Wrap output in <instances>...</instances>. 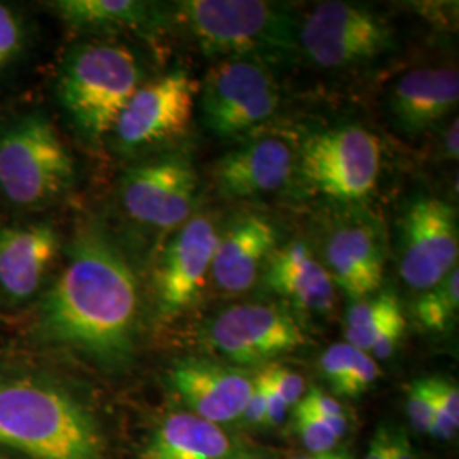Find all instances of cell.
<instances>
[{
    "instance_id": "obj_1",
    "label": "cell",
    "mask_w": 459,
    "mask_h": 459,
    "mask_svg": "<svg viewBox=\"0 0 459 459\" xmlns=\"http://www.w3.org/2000/svg\"><path fill=\"white\" fill-rule=\"evenodd\" d=\"M140 286L121 248L102 231H81L68 261L41 301L38 333L106 371L134 356Z\"/></svg>"
},
{
    "instance_id": "obj_2",
    "label": "cell",
    "mask_w": 459,
    "mask_h": 459,
    "mask_svg": "<svg viewBox=\"0 0 459 459\" xmlns=\"http://www.w3.org/2000/svg\"><path fill=\"white\" fill-rule=\"evenodd\" d=\"M0 444L31 459H106L92 413L64 388L34 377H0Z\"/></svg>"
},
{
    "instance_id": "obj_3",
    "label": "cell",
    "mask_w": 459,
    "mask_h": 459,
    "mask_svg": "<svg viewBox=\"0 0 459 459\" xmlns=\"http://www.w3.org/2000/svg\"><path fill=\"white\" fill-rule=\"evenodd\" d=\"M178 19L206 56L250 60L263 65L290 62L299 48V26L290 7L261 0H186Z\"/></svg>"
},
{
    "instance_id": "obj_4",
    "label": "cell",
    "mask_w": 459,
    "mask_h": 459,
    "mask_svg": "<svg viewBox=\"0 0 459 459\" xmlns=\"http://www.w3.org/2000/svg\"><path fill=\"white\" fill-rule=\"evenodd\" d=\"M142 81V64L126 47L82 43L66 53L56 92L79 134L100 142Z\"/></svg>"
},
{
    "instance_id": "obj_5",
    "label": "cell",
    "mask_w": 459,
    "mask_h": 459,
    "mask_svg": "<svg viewBox=\"0 0 459 459\" xmlns=\"http://www.w3.org/2000/svg\"><path fill=\"white\" fill-rule=\"evenodd\" d=\"M74 159L41 113L19 116L0 126V195L17 208H39L66 193Z\"/></svg>"
},
{
    "instance_id": "obj_6",
    "label": "cell",
    "mask_w": 459,
    "mask_h": 459,
    "mask_svg": "<svg viewBox=\"0 0 459 459\" xmlns=\"http://www.w3.org/2000/svg\"><path fill=\"white\" fill-rule=\"evenodd\" d=\"M379 164L377 136L362 126L349 125L312 134L303 145L298 170L315 193L356 203L375 189Z\"/></svg>"
},
{
    "instance_id": "obj_7",
    "label": "cell",
    "mask_w": 459,
    "mask_h": 459,
    "mask_svg": "<svg viewBox=\"0 0 459 459\" xmlns=\"http://www.w3.org/2000/svg\"><path fill=\"white\" fill-rule=\"evenodd\" d=\"M201 121L218 138L247 134L278 109L279 87L269 66L218 60L199 85Z\"/></svg>"
},
{
    "instance_id": "obj_8",
    "label": "cell",
    "mask_w": 459,
    "mask_h": 459,
    "mask_svg": "<svg viewBox=\"0 0 459 459\" xmlns=\"http://www.w3.org/2000/svg\"><path fill=\"white\" fill-rule=\"evenodd\" d=\"M298 41L324 68L359 65L396 48L394 30L383 17L349 2L318 4L299 26Z\"/></svg>"
},
{
    "instance_id": "obj_9",
    "label": "cell",
    "mask_w": 459,
    "mask_h": 459,
    "mask_svg": "<svg viewBox=\"0 0 459 459\" xmlns=\"http://www.w3.org/2000/svg\"><path fill=\"white\" fill-rule=\"evenodd\" d=\"M197 87L182 68L142 83L111 130L117 148L138 152L181 136L193 121Z\"/></svg>"
},
{
    "instance_id": "obj_10",
    "label": "cell",
    "mask_w": 459,
    "mask_h": 459,
    "mask_svg": "<svg viewBox=\"0 0 459 459\" xmlns=\"http://www.w3.org/2000/svg\"><path fill=\"white\" fill-rule=\"evenodd\" d=\"M456 212L436 197L415 199L402 220L400 273L417 291L439 284L458 267Z\"/></svg>"
},
{
    "instance_id": "obj_11",
    "label": "cell",
    "mask_w": 459,
    "mask_h": 459,
    "mask_svg": "<svg viewBox=\"0 0 459 459\" xmlns=\"http://www.w3.org/2000/svg\"><path fill=\"white\" fill-rule=\"evenodd\" d=\"M208 341L235 364H259L293 352L307 342L290 313L274 305L242 303L214 316Z\"/></svg>"
},
{
    "instance_id": "obj_12",
    "label": "cell",
    "mask_w": 459,
    "mask_h": 459,
    "mask_svg": "<svg viewBox=\"0 0 459 459\" xmlns=\"http://www.w3.org/2000/svg\"><path fill=\"white\" fill-rule=\"evenodd\" d=\"M196 189L193 165L181 157H167L130 169L119 195L133 220L155 229H172L189 220Z\"/></svg>"
},
{
    "instance_id": "obj_13",
    "label": "cell",
    "mask_w": 459,
    "mask_h": 459,
    "mask_svg": "<svg viewBox=\"0 0 459 459\" xmlns=\"http://www.w3.org/2000/svg\"><path fill=\"white\" fill-rule=\"evenodd\" d=\"M218 242L220 233L208 216L187 220L172 238L155 274L160 316H176L196 301L212 271Z\"/></svg>"
},
{
    "instance_id": "obj_14",
    "label": "cell",
    "mask_w": 459,
    "mask_h": 459,
    "mask_svg": "<svg viewBox=\"0 0 459 459\" xmlns=\"http://www.w3.org/2000/svg\"><path fill=\"white\" fill-rule=\"evenodd\" d=\"M169 379L191 413L216 426L242 417L254 386L246 371L203 359L176 362Z\"/></svg>"
},
{
    "instance_id": "obj_15",
    "label": "cell",
    "mask_w": 459,
    "mask_h": 459,
    "mask_svg": "<svg viewBox=\"0 0 459 459\" xmlns=\"http://www.w3.org/2000/svg\"><path fill=\"white\" fill-rule=\"evenodd\" d=\"M60 252V237L49 223L0 227V295L9 303L31 299Z\"/></svg>"
},
{
    "instance_id": "obj_16",
    "label": "cell",
    "mask_w": 459,
    "mask_h": 459,
    "mask_svg": "<svg viewBox=\"0 0 459 459\" xmlns=\"http://www.w3.org/2000/svg\"><path fill=\"white\" fill-rule=\"evenodd\" d=\"M295 169L293 150L278 138H261L233 148L213 169L220 195L246 199L278 191Z\"/></svg>"
},
{
    "instance_id": "obj_17",
    "label": "cell",
    "mask_w": 459,
    "mask_h": 459,
    "mask_svg": "<svg viewBox=\"0 0 459 459\" xmlns=\"http://www.w3.org/2000/svg\"><path fill=\"white\" fill-rule=\"evenodd\" d=\"M458 99L456 68H415L394 83L388 94V108L396 126L415 136L449 115L458 106Z\"/></svg>"
},
{
    "instance_id": "obj_18",
    "label": "cell",
    "mask_w": 459,
    "mask_h": 459,
    "mask_svg": "<svg viewBox=\"0 0 459 459\" xmlns=\"http://www.w3.org/2000/svg\"><path fill=\"white\" fill-rule=\"evenodd\" d=\"M278 242L274 225L261 214L237 218L223 235L214 252L212 274L220 290L240 293L248 290L267 263Z\"/></svg>"
},
{
    "instance_id": "obj_19",
    "label": "cell",
    "mask_w": 459,
    "mask_h": 459,
    "mask_svg": "<svg viewBox=\"0 0 459 459\" xmlns=\"http://www.w3.org/2000/svg\"><path fill=\"white\" fill-rule=\"evenodd\" d=\"M328 274L352 299L375 295L383 282V248L377 231L366 223L333 230L325 246Z\"/></svg>"
},
{
    "instance_id": "obj_20",
    "label": "cell",
    "mask_w": 459,
    "mask_h": 459,
    "mask_svg": "<svg viewBox=\"0 0 459 459\" xmlns=\"http://www.w3.org/2000/svg\"><path fill=\"white\" fill-rule=\"evenodd\" d=\"M242 447L216 424L191 411L167 415L143 446L140 459H238Z\"/></svg>"
},
{
    "instance_id": "obj_21",
    "label": "cell",
    "mask_w": 459,
    "mask_h": 459,
    "mask_svg": "<svg viewBox=\"0 0 459 459\" xmlns=\"http://www.w3.org/2000/svg\"><path fill=\"white\" fill-rule=\"evenodd\" d=\"M267 286L299 308L325 313L335 305V284L303 242L274 248L265 263Z\"/></svg>"
},
{
    "instance_id": "obj_22",
    "label": "cell",
    "mask_w": 459,
    "mask_h": 459,
    "mask_svg": "<svg viewBox=\"0 0 459 459\" xmlns=\"http://www.w3.org/2000/svg\"><path fill=\"white\" fill-rule=\"evenodd\" d=\"M345 322L347 342L373 359H388L394 354L407 324L402 305L392 291L354 303Z\"/></svg>"
},
{
    "instance_id": "obj_23",
    "label": "cell",
    "mask_w": 459,
    "mask_h": 459,
    "mask_svg": "<svg viewBox=\"0 0 459 459\" xmlns=\"http://www.w3.org/2000/svg\"><path fill=\"white\" fill-rule=\"evenodd\" d=\"M51 7L66 24L85 31H148L162 21L153 4L138 0H58Z\"/></svg>"
},
{
    "instance_id": "obj_24",
    "label": "cell",
    "mask_w": 459,
    "mask_h": 459,
    "mask_svg": "<svg viewBox=\"0 0 459 459\" xmlns=\"http://www.w3.org/2000/svg\"><path fill=\"white\" fill-rule=\"evenodd\" d=\"M320 369L339 396L366 394L381 375L377 361L349 342L330 345L320 358Z\"/></svg>"
},
{
    "instance_id": "obj_25",
    "label": "cell",
    "mask_w": 459,
    "mask_h": 459,
    "mask_svg": "<svg viewBox=\"0 0 459 459\" xmlns=\"http://www.w3.org/2000/svg\"><path fill=\"white\" fill-rule=\"evenodd\" d=\"M459 312V269L427 290L415 305V315L422 327L430 332H446L453 327Z\"/></svg>"
},
{
    "instance_id": "obj_26",
    "label": "cell",
    "mask_w": 459,
    "mask_h": 459,
    "mask_svg": "<svg viewBox=\"0 0 459 459\" xmlns=\"http://www.w3.org/2000/svg\"><path fill=\"white\" fill-rule=\"evenodd\" d=\"M427 388L434 405L430 436L449 441L458 434L459 390L456 383L444 377H426Z\"/></svg>"
},
{
    "instance_id": "obj_27",
    "label": "cell",
    "mask_w": 459,
    "mask_h": 459,
    "mask_svg": "<svg viewBox=\"0 0 459 459\" xmlns=\"http://www.w3.org/2000/svg\"><path fill=\"white\" fill-rule=\"evenodd\" d=\"M295 432L305 446V449L308 451V455H324L335 451L337 444L341 441L332 432L330 427L318 420L299 403L295 405Z\"/></svg>"
},
{
    "instance_id": "obj_28",
    "label": "cell",
    "mask_w": 459,
    "mask_h": 459,
    "mask_svg": "<svg viewBox=\"0 0 459 459\" xmlns=\"http://www.w3.org/2000/svg\"><path fill=\"white\" fill-rule=\"evenodd\" d=\"M298 403L313 413L318 420H322L325 426L330 427L339 439H342L349 432V422L344 409L330 394H324L318 388H310Z\"/></svg>"
},
{
    "instance_id": "obj_29",
    "label": "cell",
    "mask_w": 459,
    "mask_h": 459,
    "mask_svg": "<svg viewBox=\"0 0 459 459\" xmlns=\"http://www.w3.org/2000/svg\"><path fill=\"white\" fill-rule=\"evenodd\" d=\"M405 411L409 415L411 426L420 434H430L432 419H434V405L427 388V379H417L407 388Z\"/></svg>"
},
{
    "instance_id": "obj_30",
    "label": "cell",
    "mask_w": 459,
    "mask_h": 459,
    "mask_svg": "<svg viewBox=\"0 0 459 459\" xmlns=\"http://www.w3.org/2000/svg\"><path fill=\"white\" fill-rule=\"evenodd\" d=\"M263 373L288 407L296 405L303 398V394H307L305 379L293 369L279 364H269L264 368Z\"/></svg>"
},
{
    "instance_id": "obj_31",
    "label": "cell",
    "mask_w": 459,
    "mask_h": 459,
    "mask_svg": "<svg viewBox=\"0 0 459 459\" xmlns=\"http://www.w3.org/2000/svg\"><path fill=\"white\" fill-rule=\"evenodd\" d=\"M22 47V28L16 14L0 4V68L7 65Z\"/></svg>"
},
{
    "instance_id": "obj_32",
    "label": "cell",
    "mask_w": 459,
    "mask_h": 459,
    "mask_svg": "<svg viewBox=\"0 0 459 459\" xmlns=\"http://www.w3.org/2000/svg\"><path fill=\"white\" fill-rule=\"evenodd\" d=\"M248 426H263L265 424V392H264V383L261 377H254V386L252 394L247 402L246 409L242 417Z\"/></svg>"
},
{
    "instance_id": "obj_33",
    "label": "cell",
    "mask_w": 459,
    "mask_h": 459,
    "mask_svg": "<svg viewBox=\"0 0 459 459\" xmlns=\"http://www.w3.org/2000/svg\"><path fill=\"white\" fill-rule=\"evenodd\" d=\"M259 377L263 379L264 392H265V424L271 427L281 426L286 420V413L290 407L284 403V400L273 388V385L269 383V379L265 377L263 371L259 373Z\"/></svg>"
},
{
    "instance_id": "obj_34",
    "label": "cell",
    "mask_w": 459,
    "mask_h": 459,
    "mask_svg": "<svg viewBox=\"0 0 459 459\" xmlns=\"http://www.w3.org/2000/svg\"><path fill=\"white\" fill-rule=\"evenodd\" d=\"M390 439L392 437L386 429H379L373 441L369 443V449L364 459H390Z\"/></svg>"
},
{
    "instance_id": "obj_35",
    "label": "cell",
    "mask_w": 459,
    "mask_h": 459,
    "mask_svg": "<svg viewBox=\"0 0 459 459\" xmlns=\"http://www.w3.org/2000/svg\"><path fill=\"white\" fill-rule=\"evenodd\" d=\"M390 459H415L409 439L405 436L390 439Z\"/></svg>"
},
{
    "instance_id": "obj_36",
    "label": "cell",
    "mask_w": 459,
    "mask_h": 459,
    "mask_svg": "<svg viewBox=\"0 0 459 459\" xmlns=\"http://www.w3.org/2000/svg\"><path fill=\"white\" fill-rule=\"evenodd\" d=\"M446 152L449 159H458V117H455L453 125L446 133Z\"/></svg>"
},
{
    "instance_id": "obj_37",
    "label": "cell",
    "mask_w": 459,
    "mask_h": 459,
    "mask_svg": "<svg viewBox=\"0 0 459 459\" xmlns=\"http://www.w3.org/2000/svg\"><path fill=\"white\" fill-rule=\"evenodd\" d=\"M293 459H354V456L349 451H330V453H324V455H307V456H296Z\"/></svg>"
},
{
    "instance_id": "obj_38",
    "label": "cell",
    "mask_w": 459,
    "mask_h": 459,
    "mask_svg": "<svg viewBox=\"0 0 459 459\" xmlns=\"http://www.w3.org/2000/svg\"><path fill=\"white\" fill-rule=\"evenodd\" d=\"M238 459H257V458H238Z\"/></svg>"
},
{
    "instance_id": "obj_39",
    "label": "cell",
    "mask_w": 459,
    "mask_h": 459,
    "mask_svg": "<svg viewBox=\"0 0 459 459\" xmlns=\"http://www.w3.org/2000/svg\"><path fill=\"white\" fill-rule=\"evenodd\" d=\"M0 459H5V458H4V456H0Z\"/></svg>"
}]
</instances>
